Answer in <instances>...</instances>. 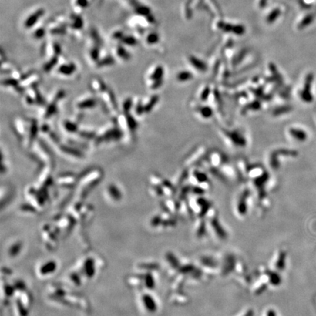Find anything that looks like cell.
Listing matches in <instances>:
<instances>
[{"label": "cell", "mask_w": 316, "mask_h": 316, "mask_svg": "<svg viewBox=\"0 0 316 316\" xmlns=\"http://www.w3.org/2000/svg\"><path fill=\"white\" fill-rule=\"evenodd\" d=\"M59 231H56V226H51V225L46 224L42 227V234L43 239L45 241L46 247L49 250H54L56 247L57 244V235L56 234Z\"/></svg>", "instance_id": "obj_1"}, {"label": "cell", "mask_w": 316, "mask_h": 316, "mask_svg": "<svg viewBox=\"0 0 316 316\" xmlns=\"http://www.w3.org/2000/svg\"><path fill=\"white\" fill-rule=\"evenodd\" d=\"M95 266L96 263L95 259L92 257H87L83 261L81 264V270H82L81 274L88 279L92 278L95 274Z\"/></svg>", "instance_id": "obj_2"}, {"label": "cell", "mask_w": 316, "mask_h": 316, "mask_svg": "<svg viewBox=\"0 0 316 316\" xmlns=\"http://www.w3.org/2000/svg\"><path fill=\"white\" fill-rule=\"evenodd\" d=\"M57 267V263L54 260H49L40 266L38 269V273L42 277L49 276L54 274Z\"/></svg>", "instance_id": "obj_3"}, {"label": "cell", "mask_w": 316, "mask_h": 316, "mask_svg": "<svg viewBox=\"0 0 316 316\" xmlns=\"http://www.w3.org/2000/svg\"><path fill=\"white\" fill-rule=\"evenodd\" d=\"M142 303L146 310L150 312H154L157 310V304L154 301L153 297L150 294H145L141 296Z\"/></svg>", "instance_id": "obj_4"}, {"label": "cell", "mask_w": 316, "mask_h": 316, "mask_svg": "<svg viewBox=\"0 0 316 316\" xmlns=\"http://www.w3.org/2000/svg\"><path fill=\"white\" fill-rule=\"evenodd\" d=\"M44 13H45V11H44L43 9H39V10H37L35 13L32 14V15H30V16L28 18L26 19V21H25L26 27L29 28L35 25V23L38 21V19L40 18V17H41L42 15H43Z\"/></svg>", "instance_id": "obj_5"}, {"label": "cell", "mask_w": 316, "mask_h": 316, "mask_svg": "<svg viewBox=\"0 0 316 316\" xmlns=\"http://www.w3.org/2000/svg\"><path fill=\"white\" fill-rule=\"evenodd\" d=\"M108 193L109 195L110 198L113 200H114V201H119L122 198V195L119 189L114 184H110L108 186Z\"/></svg>", "instance_id": "obj_6"}, {"label": "cell", "mask_w": 316, "mask_h": 316, "mask_svg": "<svg viewBox=\"0 0 316 316\" xmlns=\"http://www.w3.org/2000/svg\"><path fill=\"white\" fill-rule=\"evenodd\" d=\"M23 248V244L21 241H16L13 243L8 249V254L10 257H16L20 254Z\"/></svg>", "instance_id": "obj_7"}, {"label": "cell", "mask_w": 316, "mask_h": 316, "mask_svg": "<svg viewBox=\"0 0 316 316\" xmlns=\"http://www.w3.org/2000/svg\"><path fill=\"white\" fill-rule=\"evenodd\" d=\"M76 70V66L73 64H65L64 65H62L59 69V72L65 76H70L72 75Z\"/></svg>", "instance_id": "obj_8"}, {"label": "cell", "mask_w": 316, "mask_h": 316, "mask_svg": "<svg viewBox=\"0 0 316 316\" xmlns=\"http://www.w3.org/2000/svg\"><path fill=\"white\" fill-rule=\"evenodd\" d=\"M58 182L60 185L70 188L76 184V178L72 175H70V176L58 179Z\"/></svg>", "instance_id": "obj_9"}, {"label": "cell", "mask_w": 316, "mask_h": 316, "mask_svg": "<svg viewBox=\"0 0 316 316\" xmlns=\"http://www.w3.org/2000/svg\"><path fill=\"white\" fill-rule=\"evenodd\" d=\"M127 282L129 286L133 287H139L140 285H141L142 282H143V277H138L137 275L130 276L127 278Z\"/></svg>", "instance_id": "obj_10"}, {"label": "cell", "mask_w": 316, "mask_h": 316, "mask_svg": "<svg viewBox=\"0 0 316 316\" xmlns=\"http://www.w3.org/2000/svg\"><path fill=\"white\" fill-rule=\"evenodd\" d=\"M96 104V101L95 99L92 98H88V99H83V100H81L78 103L77 106L80 108H89L95 107Z\"/></svg>", "instance_id": "obj_11"}, {"label": "cell", "mask_w": 316, "mask_h": 316, "mask_svg": "<svg viewBox=\"0 0 316 316\" xmlns=\"http://www.w3.org/2000/svg\"><path fill=\"white\" fill-rule=\"evenodd\" d=\"M3 289H4V293L6 299H10V298L13 297L14 294H15V287L13 286V285H10L8 283H6L3 285Z\"/></svg>", "instance_id": "obj_12"}, {"label": "cell", "mask_w": 316, "mask_h": 316, "mask_svg": "<svg viewBox=\"0 0 316 316\" xmlns=\"http://www.w3.org/2000/svg\"><path fill=\"white\" fill-rule=\"evenodd\" d=\"M143 283H144L146 287H147V288L149 289L154 288L155 283H154L153 277H152V275H151L150 273H147L146 274L144 275V276L143 277Z\"/></svg>", "instance_id": "obj_13"}, {"label": "cell", "mask_w": 316, "mask_h": 316, "mask_svg": "<svg viewBox=\"0 0 316 316\" xmlns=\"http://www.w3.org/2000/svg\"><path fill=\"white\" fill-rule=\"evenodd\" d=\"M104 86V83H103V81H101L99 79H93L92 80L91 83V87L95 92H103L104 89L103 87Z\"/></svg>", "instance_id": "obj_14"}, {"label": "cell", "mask_w": 316, "mask_h": 316, "mask_svg": "<svg viewBox=\"0 0 316 316\" xmlns=\"http://www.w3.org/2000/svg\"><path fill=\"white\" fill-rule=\"evenodd\" d=\"M21 209L22 212L29 213V214H35L37 212L36 207H33V205L29 203L22 204L21 207Z\"/></svg>", "instance_id": "obj_15"}, {"label": "cell", "mask_w": 316, "mask_h": 316, "mask_svg": "<svg viewBox=\"0 0 316 316\" xmlns=\"http://www.w3.org/2000/svg\"><path fill=\"white\" fill-rule=\"evenodd\" d=\"M70 280L76 285H80L81 284V275L78 272H72L70 274Z\"/></svg>", "instance_id": "obj_16"}, {"label": "cell", "mask_w": 316, "mask_h": 316, "mask_svg": "<svg viewBox=\"0 0 316 316\" xmlns=\"http://www.w3.org/2000/svg\"><path fill=\"white\" fill-rule=\"evenodd\" d=\"M13 285L15 287V291H18V292H21V291L26 290L25 283L22 280H16Z\"/></svg>", "instance_id": "obj_17"}, {"label": "cell", "mask_w": 316, "mask_h": 316, "mask_svg": "<svg viewBox=\"0 0 316 316\" xmlns=\"http://www.w3.org/2000/svg\"><path fill=\"white\" fill-rule=\"evenodd\" d=\"M213 226H214V229H215V230L217 232L218 234H219L220 236H221V237H225V233L224 232V230H223V229L220 228V226L219 223H218L217 221H213V223H212Z\"/></svg>", "instance_id": "obj_18"}, {"label": "cell", "mask_w": 316, "mask_h": 316, "mask_svg": "<svg viewBox=\"0 0 316 316\" xmlns=\"http://www.w3.org/2000/svg\"><path fill=\"white\" fill-rule=\"evenodd\" d=\"M279 14H280V11L278 10H274L270 13V15L268 16V21L269 22H273L275 19L277 18V17L278 16Z\"/></svg>", "instance_id": "obj_19"}, {"label": "cell", "mask_w": 316, "mask_h": 316, "mask_svg": "<svg viewBox=\"0 0 316 316\" xmlns=\"http://www.w3.org/2000/svg\"><path fill=\"white\" fill-rule=\"evenodd\" d=\"M117 52H118L119 56L120 57L125 59H128V58L129 57L128 54L127 53V51H126L125 49H123V48H121V47L119 48Z\"/></svg>", "instance_id": "obj_20"}, {"label": "cell", "mask_w": 316, "mask_h": 316, "mask_svg": "<svg viewBox=\"0 0 316 316\" xmlns=\"http://www.w3.org/2000/svg\"><path fill=\"white\" fill-rule=\"evenodd\" d=\"M159 40V37L157 36V34H150V35L147 38V42L149 43H154V42H157V40Z\"/></svg>", "instance_id": "obj_21"}, {"label": "cell", "mask_w": 316, "mask_h": 316, "mask_svg": "<svg viewBox=\"0 0 316 316\" xmlns=\"http://www.w3.org/2000/svg\"><path fill=\"white\" fill-rule=\"evenodd\" d=\"M123 42H125V44H127V45H133L136 43V40L135 38H133V37H126V38H124Z\"/></svg>", "instance_id": "obj_22"}, {"label": "cell", "mask_w": 316, "mask_h": 316, "mask_svg": "<svg viewBox=\"0 0 316 316\" xmlns=\"http://www.w3.org/2000/svg\"><path fill=\"white\" fill-rule=\"evenodd\" d=\"M167 258H168V260L169 261V262H171V264L172 266H176V267L177 266H178L179 263L178 261H177V260L173 256V255H171V254H168V255H167Z\"/></svg>", "instance_id": "obj_23"}, {"label": "cell", "mask_w": 316, "mask_h": 316, "mask_svg": "<svg viewBox=\"0 0 316 316\" xmlns=\"http://www.w3.org/2000/svg\"><path fill=\"white\" fill-rule=\"evenodd\" d=\"M137 12L139 14H141V15H147L149 12H150V10L147 8H146V7H139L137 9Z\"/></svg>", "instance_id": "obj_24"}, {"label": "cell", "mask_w": 316, "mask_h": 316, "mask_svg": "<svg viewBox=\"0 0 316 316\" xmlns=\"http://www.w3.org/2000/svg\"><path fill=\"white\" fill-rule=\"evenodd\" d=\"M76 4L79 5V7H81V8H86L88 5V1L87 0H77Z\"/></svg>", "instance_id": "obj_25"}, {"label": "cell", "mask_w": 316, "mask_h": 316, "mask_svg": "<svg viewBox=\"0 0 316 316\" xmlns=\"http://www.w3.org/2000/svg\"><path fill=\"white\" fill-rule=\"evenodd\" d=\"M44 34H45V31H44L43 29H39L35 32V36L38 38H42V37H43Z\"/></svg>", "instance_id": "obj_26"}, {"label": "cell", "mask_w": 316, "mask_h": 316, "mask_svg": "<svg viewBox=\"0 0 316 316\" xmlns=\"http://www.w3.org/2000/svg\"><path fill=\"white\" fill-rule=\"evenodd\" d=\"M244 27L242 26H236L233 27L234 32L237 34H241L244 32Z\"/></svg>", "instance_id": "obj_27"}, {"label": "cell", "mask_w": 316, "mask_h": 316, "mask_svg": "<svg viewBox=\"0 0 316 316\" xmlns=\"http://www.w3.org/2000/svg\"><path fill=\"white\" fill-rule=\"evenodd\" d=\"M271 283L274 284V285H277V284L280 283V277H279L277 274H274L273 276L271 277Z\"/></svg>", "instance_id": "obj_28"}, {"label": "cell", "mask_w": 316, "mask_h": 316, "mask_svg": "<svg viewBox=\"0 0 316 316\" xmlns=\"http://www.w3.org/2000/svg\"><path fill=\"white\" fill-rule=\"evenodd\" d=\"M82 26H83V21H81L80 18L77 19V21H76V22L74 23V27L75 28H81Z\"/></svg>", "instance_id": "obj_29"}, {"label": "cell", "mask_w": 316, "mask_h": 316, "mask_svg": "<svg viewBox=\"0 0 316 316\" xmlns=\"http://www.w3.org/2000/svg\"><path fill=\"white\" fill-rule=\"evenodd\" d=\"M280 260H279L278 261V264H277V267L280 268V269H282V268L284 266V262H283V260H284V256L283 255H282V256L280 257Z\"/></svg>", "instance_id": "obj_30"}, {"label": "cell", "mask_w": 316, "mask_h": 316, "mask_svg": "<svg viewBox=\"0 0 316 316\" xmlns=\"http://www.w3.org/2000/svg\"><path fill=\"white\" fill-rule=\"evenodd\" d=\"M91 55H92V59H95V60L97 59V56H98V51H97V49H93V50L92 51Z\"/></svg>", "instance_id": "obj_31"}, {"label": "cell", "mask_w": 316, "mask_h": 316, "mask_svg": "<svg viewBox=\"0 0 316 316\" xmlns=\"http://www.w3.org/2000/svg\"><path fill=\"white\" fill-rule=\"evenodd\" d=\"M267 316H276V314H275V312L273 311L272 310H270L268 312Z\"/></svg>", "instance_id": "obj_32"}]
</instances>
